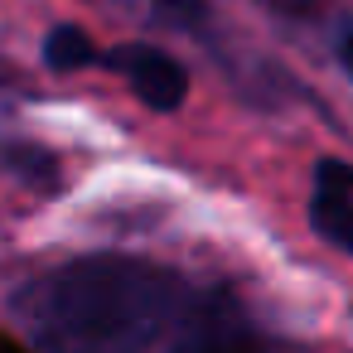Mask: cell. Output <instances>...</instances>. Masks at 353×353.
<instances>
[{
  "label": "cell",
  "instance_id": "1",
  "mask_svg": "<svg viewBox=\"0 0 353 353\" xmlns=\"http://www.w3.org/2000/svg\"><path fill=\"white\" fill-rule=\"evenodd\" d=\"M44 353H184L199 329L194 290L131 256H83L39 276L20 300Z\"/></svg>",
  "mask_w": 353,
  "mask_h": 353
},
{
  "label": "cell",
  "instance_id": "2",
  "mask_svg": "<svg viewBox=\"0 0 353 353\" xmlns=\"http://www.w3.org/2000/svg\"><path fill=\"white\" fill-rule=\"evenodd\" d=\"M102 63L131 83V92L150 107V112H174L189 97V68L179 59H170L155 44H117L112 54H102Z\"/></svg>",
  "mask_w": 353,
  "mask_h": 353
},
{
  "label": "cell",
  "instance_id": "3",
  "mask_svg": "<svg viewBox=\"0 0 353 353\" xmlns=\"http://www.w3.org/2000/svg\"><path fill=\"white\" fill-rule=\"evenodd\" d=\"M102 54L92 49V39L78 30V25H54L49 39H44V68L49 73H78L88 63H97Z\"/></svg>",
  "mask_w": 353,
  "mask_h": 353
},
{
  "label": "cell",
  "instance_id": "4",
  "mask_svg": "<svg viewBox=\"0 0 353 353\" xmlns=\"http://www.w3.org/2000/svg\"><path fill=\"white\" fill-rule=\"evenodd\" d=\"M0 165H6L10 174H20L25 184L34 189H59V160L39 145H25V141H10V145H0Z\"/></svg>",
  "mask_w": 353,
  "mask_h": 353
},
{
  "label": "cell",
  "instance_id": "5",
  "mask_svg": "<svg viewBox=\"0 0 353 353\" xmlns=\"http://www.w3.org/2000/svg\"><path fill=\"white\" fill-rule=\"evenodd\" d=\"M310 223L343 252H353V194H314L310 199Z\"/></svg>",
  "mask_w": 353,
  "mask_h": 353
},
{
  "label": "cell",
  "instance_id": "6",
  "mask_svg": "<svg viewBox=\"0 0 353 353\" xmlns=\"http://www.w3.org/2000/svg\"><path fill=\"white\" fill-rule=\"evenodd\" d=\"M150 10L165 20V25H179L184 34H203L213 30V10L203 6V0H150Z\"/></svg>",
  "mask_w": 353,
  "mask_h": 353
},
{
  "label": "cell",
  "instance_id": "7",
  "mask_svg": "<svg viewBox=\"0 0 353 353\" xmlns=\"http://www.w3.org/2000/svg\"><path fill=\"white\" fill-rule=\"evenodd\" d=\"M339 63H343V73L353 78V30H348V34L339 39Z\"/></svg>",
  "mask_w": 353,
  "mask_h": 353
},
{
  "label": "cell",
  "instance_id": "8",
  "mask_svg": "<svg viewBox=\"0 0 353 353\" xmlns=\"http://www.w3.org/2000/svg\"><path fill=\"white\" fill-rule=\"evenodd\" d=\"M203 353H271V348H252V343H228V348H203Z\"/></svg>",
  "mask_w": 353,
  "mask_h": 353
}]
</instances>
